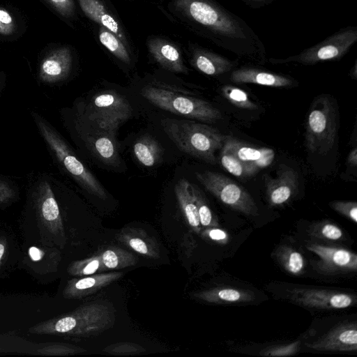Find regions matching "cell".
Wrapping results in <instances>:
<instances>
[{
	"mask_svg": "<svg viewBox=\"0 0 357 357\" xmlns=\"http://www.w3.org/2000/svg\"><path fill=\"white\" fill-rule=\"evenodd\" d=\"M85 351L82 348L66 344H53L38 350V354L46 356H69Z\"/></svg>",
	"mask_w": 357,
	"mask_h": 357,
	"instance_id": "obj_37",
	"label": "cell"
},
{
	"mask_svg": "<svg viewBox=\"0 0 357 357\" xmlns=\"http://www.w3.org/2000/svg\"><path fill=\"white\" fill-rule=\"evenodd\" d=\"M221 89L224 97L237 107L250 110L257 109V105L242 89L229 84L223 86Z\"/></svg>",
	"mask_w": 357,
	"mask_h": 357,
	"instance_id": "obj_34",
	"label": "cell"
},
{
	"mask_svg": "<svg viewBox=\"0 0 357 357\" xmlns=\"http://www.w3.org/2000/svg\"><path fill=\"white\" fill-rule=\"evenodd\" d=\"M59 15L66 19L75 15V6L73 0H43Z\"/></svg>",
	"mask_w": 357,
	"mask_h": 357,
	"instance_id": "obj_40",
	"label": "cell"
},
{
	"mask_svg": "<svg viewBox=\"0 0 357 357\" xmlns=\"http://www.w3.org/2000/svg\"><path fill=\"white\" fill-rule=\"evenodd\" d=\"M137 160L144 166L153 167L161 159L162 149L160 144L153 137L140 138L133 146Z\"/></svg>",
	"mask_w": 357,
	"mask_h": 357,
	"instance_id": "obj_27",
	"label": "cell"
},
{
	"mask_svg": "<svg viewBox=\"0 0 357 357\" xmlns=\"http://www.w3.org/2000/svg\"><path fill=\"white\" fill-rule=\"evenodd\" d=\"M305 344L311 349L319 351H356V322H344L335 326L316 340Z\"/></svg>",
	"mask_w": 357,
	"mask_h": 357,
	"instance_id": "obj_13",
	"label": "cell"
},
{
	"mask_svg": "<svg viewBox=\"0 0 357 357\" xmlns=\"http://www.w3.org/2000/svg\"><path fill=\"white\" fill-rule=\"evenodd\" d=\"M103 351L116 356H133L145 353L146 350L138 344L123 342L108 345Z\"/></svg>",
	"mask_w": 357,
	"mask_h": 357,
	"instance_id": "obj_35",
	"label": "cell"
},
{
	"mask_svg": "<svg viewBox=\"0 0 357 357\" xmlns=\"http://www.w3.org/2000/svg\"><path fill=\"white\" fill-rule=\"evenodd\" d=\"M330 206L354 223L357 222V203L355 201H334Z\"/></svg>",
	"mask_w": 357,
	"mask_h": 357,
	"instance_id": "obj_39",
	"label": "cell"
},
{
	"mask_svg": "<svg viewBox=\"0 0 357 357\" xmlns=\"http://www.w3.org/2000/svg\"><path fill=\"white\" fill-rule=\"evenodd\" d=\"M199 235L207 241L220 245L227 244L229 241V234L218 227L204 228L202 229Z\"/></svg>",
	"mask_w": 357,
	"mask_h": 357,
	"instance_id": "obj_41",
	"label": "cell"
},
{
	"mask_svg": "<svg viewBox=\"0 0 357 357\" xmlns=\"http://www.w3.org/2000/svg\"><path fill=\"white\" fill-rule=\"evenodd\" d=\"M192 296L206 303L230 304L248 303L255 299L252 291L231 287H217L195 293Z\"/></svg>",
	"mask_w": 357,
	"mask_h": 357,
	"instance_id": "obj_22",
	"label": "cell"
},
{
	"mask_svg": "<svg viewBox=\"0 0 357 357\" xmlns=\"http://www.w3.org/2000/svg\"><path fill=\"white\" fill-rule=\"evenodd\" d=\"M273 256L287 273L294 275L303 273L305 259L295 248L287 245H280L274 251Z\"/></svg>",
	"mask_w": 357,
	"mask_h": 357,
	"instance_id": "obj_25",
	"label": "cell"
},
{
	"mask_svg": "<svg viewBox=\"0 0 357 357\" xmlns=\"http://www.w3.org/2000/svg\"><path fill=\"white\" fill-rule=\"evenodd\" d=\"M94 151L107 164L115 165L118 153L113 141L107 136H100L93 142Z\"/></svg>",
	"mask_w": 357,
	"mask_h": 357,
	"instance_id": "obj_32",
	"label": "cell"
},
{
	"mask_svg": "<svg viewBox=\"0 0 357 357\" xmlns=\"http://www.w3.org/2000/svg\"><path fill=\"white\" fill-rule=\"evenodd\" d=\"M99 254L105 271L133 266L138 261L132 253L116 246L107 247Z\"/></svg>",
	"mask_w": 357,
	"mask_h": 357,
	"instance_id": "obj_26",
	"label": "cell"
},
{
	"mask_svg": "<svg viewBox=\"0 0 357 357\" xmlns=\"http://www.w3.org/2000/svg\"><path fill=\"white\" fill-rule=\"evenodd\" d=\"M197 179L222 204L247 215H258V208L252 197L241 185L230 178L217 172H196Z\"/></svg>",
	"mask_w": 357,
	"mask_h": 357,
	"instance_id": "obj_8",
	"label": "cell"
},
{
	"mask_svg": "<svg viewBox=\"0 0 357 357\" xmlns=\"http://www.w3.org/2000/svg\"><path fill=\"white\" fill-rule=\"evenodd\" d=\"M73 55L67 46H61L48 51L41 58L38 77L44 84H56L66 79L72 69Z\"/></svg>",
	"mask_w": 357,
	"mask_h": 357,
	"instance_id": "obj_14",
	"label": "cell"
},
{
	"mask_svg": "<svg viewBox=\"0 0 357 357\" xmlns=\"http://www.w3.org/2000/svg\"><path fill=\"white\" fill-rule=\"evenodd\" d=\"M174 192L186 222L194 232L199 234L202 228L192 192L191 184L188 180L181 178L175 185Z\"/></svg>",
	"mask_w": 357,
	"mask_h": 357,
	"instance_id": "obj_24",
	"label": "cell"
},
{
	"mask_svg": "<svg viewBox=\"0 0 357 357\" xmlns=\"http://www.w3.org/2000/svg\"><path fill=\"white\" fill-rule=\"evenodd\" d=\"M301 340L294 342L280 344L266 348L261 351L260 355L266 356H289L297 354L300 349Z\"/></svg>",
	"mask_w": 357,
	"mask_h": 357,
	"instance_id": "obj_38",
	"label": "cell"
},
{
	"mask_svg": "<svg viewBox=\"0 0 357 357\" xmlns=\"http://www.w3.org/2000/svg\"><path fill=\"white\" fill-rule=\"evenodd\" d=\"M349 75L352 78H354L355 79L357 78V61H356V60L354 62V66L351 68Z\"/></svg>",
	"mask_w": 357,
	"mask_h": 357,
	"instance_id": "obj_48",
	"label": "cell"
},
{
	"mask_svg": "<svg viewBox=\"0 0 357 357\" xmlns=\"http://www.w3.org/2000/svg\"><path fill=\"white\" fill-rule=\"evenodd\" d=\"M147 46L155 61L165 70L172 73H188L181 52L170 42L154 37L149 40Z\"/></svg>",
	"mask_w": 357,
	"mask_h": 357,
	"instance_id": "obj_20",
	"label": "cell"
},
{
	"mask_svg": "<svg viewBox=\"0 0 357 357\" xmlns=\"http://www.w3.org/2000/svg\"><path fill=\"white\" fill-rule=\"evenodd\" d=\"M267 200L271 206H278L288 203L297 193L298 175L285 165H280L274 178L264 176Z\"/></svg>",
	"mask_w": 357,
	"mask_h": 357,
	"instance_id": "obj_16",
	"label": "cell"
},
{
	"mask_svg": "<svg viewBox=\"0 0 357 357\" xmlns=\"http://www.w3.org/2000/svg\"><path fill=\"white\" fill-rule=\"evenodd\" d=\"M31 116L39 133L59 165L84 190L105 199L106 192L104 188L79 160L58 131L39 114L32 112Z\"/></svg>",
	"mask_w": 357,
	"mask_h": 357,
	"instance_id": "obj_4",
	"label": "cell"
},
{
	"mask_svg": "<svg viewBox=\"0 0 357 357\" xmlns=\"http://www.w3.org/2000/svg\"><path fill=\"white\" fill-rule=\"evenodd\" d=\"M18 25L15 17L3 7H0V36L10 38L17 31Z\"/></svg>",
	"mask_w": 357,
	"mask_h": 357,
	"instance_id": "obj_36",
	"label": "cell"
},
{
	"mask_svg": "<svg viewBox=\"0 0 357 357\" xmlns=\"http://www.w3.org/2000/svg\"><path fill=\"white\" fill-rule=\"evenodd\" d=\"M6 79V75L3 71L0 72V93L2 91Z\"/></svg>",
	"mask_w": 357,
	"mask_h": 357,
	"instance_id": "obj_47",
	"label": "cell"
},
{
	"mask_svg": "<svg viewBox=\"0 0 357 357\" xmlns=\"http://www.w3.org/2000/svg\"><path fill=\"white\" fill-rule=\"evenodd\" d=\"M115 321L116 310L112 303L99 300L38 323L29 331L36 335L90 337L111 328Z\"/></svg>",
	"mask_w": 357,
	"mask_h": 357,
	"instance_id": "obj_2",
	"label": "cell"
},
{
	"mask_svg": "<svg viewBox=\"0 0 357 357\" xmlns=\"http://www.w3.org/2000/svg\"><path fill=\"white\" fill-rule=\"evenodd\" d=\"M338 113L332 98L321 95L313 101L306 121L305 144L312 153L325 154L333 146Z\"/></svg>",
	"mask_w": 357,
	"mask_h": 357,
	"instance_id": "obj_5",
	"label": "cell"
},
{
	"mask_svg": "<svg viewBox=\"0 0 357 357\" xmlns=\"http://www.w3.org/2000/svg\"><path fill=\"white\" fill-rule=\"evenodd\" d=\"M161 125L180 151L206 162L215 164V152L222 149L226 137L218 130L184 119H165Z\"/></svg>",
	"mask_w": 357,
	"mask_h": 357,
	"instance_id": "obj_3",
	"label": "cell"
},
{
	"mask_svg": "<svg viewBox=\"0 0 357 357\" xmlns=\"http://www.w3.org/2000/svg\"><path fill=\"white\" fill-rule=\"evenodd\" d=\"M116 238L122 244L144 257H160V249L157 242L142 229L123 228L117 234Z\"/></svg>",
	"mask_w": 357,
	"mask_h": 357,
	"instance_id": "obj_21",
	"label": "cell"
},
{
	"mask_svg": "<svg viewBox=\"0 0 357 357\" xmlns=\"http://www.w3.org/2000/svg\"><path fill=\"white\" fill-rule=\"evenodd\" d=\"M17 195L16 188L9 181L0 177V206L12 202Z\"/></svg>",
	"mask_w": 357,
	"mask_h": 357,
	"instance_id": "obj_42",
	"label": "cell"
},
{
	"mask_svg": "<svg viewBox=\"0 0 357 357\" xmlns=\"http://www.w3.org/2000/svg\"><path fill=\"white\" fill-rule=\"evenodd\" d=\"M77 1L83 13L89 19L100 24L102 27L112 32L123 43L126 42V38L121 26L99 0Z\"/></svg>",
	"mask_w": 357,
	"mask_h": 357,
	"instance_id": "obj_23",
	"label": "cell"
},
{
	"mask_svg": "<svg viewBox=\"0 0 357 357\" xmlns=\"http://www.w3.org/2000/svg\"><path fill=\"white\" fill-rule=\"evenodd\" d=\"M89 118L106 130L113 131L132 116L128 100L116 91H105L93 96L88 107Z\"/></svg>",
	"mask_w": 357,
	"mask_h": 357,
	"instance_id": "obj_9",
	"label": "cell"
},
{
	"mask_svg": "<svg viewBox=\"0 0 357 357\" xmlns=\"http://www.w3.org/2000/svg\"><path fill=\"white\" fill-rule=\"evenodd\" d=\"M123 275L122 272L98 273L68 280L63 291L66 298L88 296L111 284Z\"/></svg>",
	"mask_w": 357,
	"mask_h": 357,
	"instance_id": "obj_18",
	"label": "cell"
},
{
	"mask_svg": "<svg viewBox=\"0 0 357 357\" xmlns=\"http://www.w3.org/2000/svg\"><path fill=\"white\" fill-rule=\"evenodd\" d=\"M307 233L314 239L328 242L340 241L344 237L342 229L327 220L312 223L309 227Z\"/></svg>",
	"mask_w": 357,
	"mask_h": 357,
	"instance_id": "obj_28",
	"label": "cell"
},
{
	"mask_svg": "<svg viewBox=\"0 0 357 357\" xmlns=\"http://www.w3.org/2000/svg\"><path fill=\"white\" fill-rule=\"evenodd\" d=\"M347 162L352 167L357 165V149L354 148L348 155Z\"/></svg>",
	"mask_w": 357,
	"mask_h": 357,
	"instance_id": "obj_46",
	"label": "cell"
},
{
	"mask_svg": "<svg viewBox=\"0 0 357 357\" xmlns=\"http://www.w3.org/2000/svg\"><path fill=\"white\" fill-rule=\"evenodd\" d=\"M221 149L233 155L242 165L255 173L268 167L275 158V152L271 149L257 147L231 136H226Z\"/></svg>",
	"mask_w": 357,
	"mask_h": 357,
	"instance_id": "obj_15",
	"label": "cell"
},
{
	"mask_svg": "<svg viewBox=\"0 0 357 357\" xmlns=\"http://www.w3.org/2000/svg\"><path fill=\"white\" fill-rule=\"evenodd\" d=\"M141 95L155 106L188 119L206 122L222 119L220 111L210 102L161 86H146Z\"/></svg>",
	"mask_w": 357,
	"mask_h": 357,
	"instance_id": "obj_6",
	"label": "cell"
},
{
	"mask_svg": "<svg viewBox=\"0 0 357 357\" xmlns=\"http://www.w3.org/2000/svg\"><path fill=\"white\" fill-rule=\"evenodd\" d=\"M100 254L89 258L75 261L68 268V273L73 276L84 277L104 271Z\"/></svg>",
	"mask_w": 357,
	"mask_h": 357,
	"instance_id": "obj_31",
	"label": "cell"
},
{
	"mask_svg": "<svg viewBox=\"0 0 357 357\" xmlns=\"http://www.w3.org/2000/svg\"><path fill=\"white\" fill-rule=\"evenodd\" d=\"M306 248L319 258L312 261L314 269L319 273L336 275L357 271V255L352 250L317 242L307 244Z\"/></svg>",
	"mask_w": 357,
	"mask_h": 357,
	"instance_id": "obj_11",
	"label": "cell"
},
{
	"mask_svg": "<svg viewBox=\"0 0 357 357\" xmlns=\"http://www.w3.org/2000/svg\"><path fill=\"white\" fill-rule=\"evenodd\" d=\"M33 199L39 222L47 231L58 239L61 246L66 236L61 212L50 181L42 177L35 183Z\"/></svg>",
	"mask_w": 357,
	"mask_h": 357,
	"instance_id": "obj_10",
	"label": "cell"
},
{
	"mask_svg": "<svg viewBox=\"0 0 357 357\" xmlns=\"http://www.w3.org/2000/svg\"><path fill=\"white\" fill-rule=\"evenodd\" d=\"M28 252L30 259L33 261H39L42 259L44 255V252L42 250L35 246L29 248Z\"/></svg>",
	"mask_w": 357,
	"mask_h": 357,
	"instance_id": "obj_44",
	"label": "cell"
},
{
	"mask_svg": "<svg viewBox=\"0 0 357 357\" xmlns=\"http://www.w3.org/2000/svg\"><path fill=\"white\" fill-rule=\"evenodd\" d=\"M289 300L302 307L317 310H339L356 304L355 294L318 288H294L289 291Z\"/></svg>",
	"mask_w": 357,
	"mask_h": 357,
	"instance_id": "obj_12",
	"label": "cell"
},
{
	"mask_svg": "<svg viewBox=\"0 0 357 357\" xmlns=\"http://www.w3.org/2000/svg\"><path fill=\"white\" fill-rule=\"evenodd\" d=\"M99 40L114 56L122 62L130 63V54L124 43L112 32L101 27L99 30Z\"/></svg>",
	"mask_w": 357,
	"mask_h": 357,
	"instance_id": "obj_29",
	"label": "cell"
},
{
	"mask_svg": "<svg viewBox=\"0 0 357 357\" xmlns=\"http://www.w3.org/2000/svg\"><path fill=\"white\" fill-rule=\"evenodd\" d=\"M229 77L236 84H255L271 87H289L295 82L289 76L252 66L235 68L229 73Z\"/></svg>",
	"mask_w": 357,
	"mask_h": 357,
	"instance_id": "obj_17",
	"label": "cell"
},
{
	"mask_svg": "<svg viewBox=\"0 0 357 357\" xmlns=\"http://www.w3.org/2000/svg\"><path fill=\"white\" fill-rule=\"evenodd\" d=\"M357 42V26H347L300 53L283 59L269 58L273 64L298 63L310 66L320 62L340 60Z\"/></svg>",
	"mask_w": 357,
	"mask_h": 357,
	"instance_id": "obj_7",
	"label": "cell"
},
{
	"mask_svg": "<svg viewBox=\"0 0 357 357\" xmlns=\"http://www.w3.org/2000/svg\"><path fill=\"white\" fill-rule=\"evenodd\" d=\"M6 249H7L6 239L3 236H0V267H1L2 262L4 259V257H5L6 253Z\"/></svg>",
	"mask_w": 357,
	"mask_h": 357,
	"instance_id": "obj_45",
	"label": "cell"
},
{
	"mask_svg": "<svg viewBox=\"0 0 357 357\" xmlns=\"http://www.w3.org/2000/svg\"><path fill=\"white\" fill-rule=\"evenodd\" d=\"M248 7L252 9H259L268 6L276 0H238Z\"/></svg>",
	"mask_w": 357,
	"mask_h": 357,
	"instance_id": "obj_43",
	"label": "cell"
},
{
	"mask_svg": "<svg viewBox=\"0 0 357 357\" xmlns=\"http://www.w3.org/2000/svg\"><path fill=\"white\" fill-rule=\"evenodd\" d=\"M191 190L197 205L202 227H219L218 218L208 205L200 189L196 185L191 184Z\"/></svg>",
	"mask_w": 357,
	"mask_h": 357,
	"instance_id": "obj_30",
	"label": "cell"
},
{
	"mask_svg": "<svg viewBox=\"0 0 357 357\" xmlns=\"http://www.w3.org/2000/svg\"><path fill=\"white\" fill-rule=\"evenodd\" d=\"M191 64L199 72L209 76H220L230 73L238 62L209 50L196 47L192 50Z\"/></svg>",
	"mask_w": 357,
	"mask_h": 357,
	"instance_id": "obj_19",
	"label": "cell"
},
{
	"mask_svg": "<svg viewBox=\"0 0 357 357\" xmlns=\"http://www.w3.org/2000/svg\"><path fill=\"white\" fill-rule=\"evenodd\" d=\"M220 160L222 166L236 177L248 178L257 174L242 165L233 155L223 149H221Z\"/></svg>",
	"mask_w": 357,
	"mask_h": 357,
	"instance_id": "obj_33",
	"label": "cell"
},
{
	"mask_svg": "<svg viewBox=\"0 0 357 357\" xmlns=\"http://www.w3.org/2000/svg\"><path fill=\"white\" fill-rule=\"evenodd\" d=\"M175 6L215 45L239 58L260 64L266 61V47L257 33L215 0H176Z\"/></svg>",
	"mask_w": 357,
	"mask_h": 357,
	"instance_id": "obj_1",
	"label": "cell"
}]
</instances>
